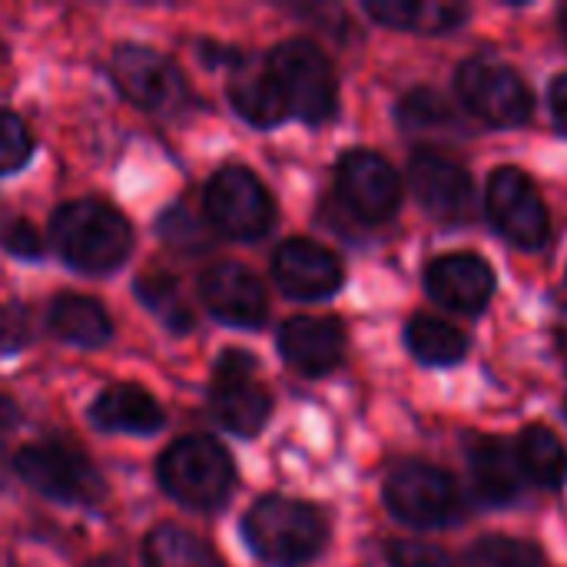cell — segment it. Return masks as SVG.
<instances>
[{
	"label": "cell",
	"mask_w": 567,
	"mask_h": 567,
	"mask_svg": "<svg viewBox=\"0 0 567 567\" xmlns=\"http://www.w3.org/2000/svg\"><path fill=\"white\" fill-rule=\"evenodd\" d=\"M156 229H159V236H163L173 249H179V252H206L209 243H213L209 233L203 229V223H199L189 209H183V206L166 209L163 219L156 223Z\"/></svg>",
	"instance_id": "29"
},
{
	"label": "cell",
	"mask_w": 567,
	"mask_h": 567,
	"mask_svg": "<svg viewBox=\"0 0 567 567\" xmlns=\"http://www.w3.org/2000/svg\"><path fill=\"white\" fill-rule=\"evenodd\" d=\"M518 462H522V472L542 485V488H551L558 492L567 478V449L561 442L558 432H551L548 425H528L518 439Z\"/></svg>",
	"instance_id": "23"
},
{
	"label": "cell",
	"mask_w": 567,
	"mask_h": 567,
	"mask_svg": "<svg viewBox=\"0 0 567 567\" xmlns=\"http://www.w3.org/2000/svg\"><path fill=\"white\" fill-rule=\"evenodd\" d=\"M455 86L465 106L492 126H518L535 110L528 83L495 56H468L455 73Z\"/></svg>",
	"instance_id": "7"
},
{
	"label": "cell",
	"mask_w": 567,
	"mask_h": 567,
	"mask_svg": "<svg viewBox=\"0 0 567 567\" xmlns=\"http://www.w3.org/2000/svg\"><path fill=\"white\" fill-rule=\"evenodd\" d=\"M159 485L189 508H219L236 482L233 458L223 445H216L206 435H189L173 442L159 465H156Z\"/></svg>",
	"instance_id": "3"
},
{
	"label": "cell",
	"mask_w": 567,
	"mask_h": 567,
	"mask_svg": "<svg viewBox=\"0 0 567 567\" xmlns=\"http://www.w3.org/2000/svg\"><path fill=\"white\" fill-rule=\"evenodd\" d=\"M136 296L140 302L173 332H189L193 329V312L179 292V282L166 272H143L136 279Z\"/></svg>",
	"instance_id": "27"
},
{
	"label": "cell",
	"mask_w": 567,
	"mask_h": 567,
	"mask_svg": "<svg viewBox=\"0 0 567 567\" xmlns=\"http://www.w3.org/2000/svg\"><path fill=\"white\" fill-rule=\"evenodd\" d=\"M249 548L272 567L309 565L329 542V525L319 508L292 498H262L243 522Z\"/></svg>",
	"instance_id": "2"
},
{
	"label": "cell",
	"mask_w": 567,
	"mask_h": 567,
	"mask_svg": "<svg viewBox=\"0 0 567 567\" xmlns=\"http://www.w3.org/2000/svg\"><path fill=\"white\" fill-rule=\"evenodd\" d=\"M409 183H412L415 199L435 219L458 223L472 209V176H468V169L458 159H452V156H445L439 150L422 146V150L412 153Z\"/></svg>",
	"instance_id": "13"
},
{
	"label": "cell",
	"mask_w": 567,
	"mask_h": 567,
	"mask_svg": "<svg viewBox=\"0 0 567 567\" xmlns=\"http://www.w3.org/2000/svg\"><path fill=\"white\" fill-rule=\"evenodd\" d=\"M33 153V136L27 130V123L10 113V110H0V173H10V169H20Z\"/></svg>",
	"instance_id": "30"
},
{
	"label": "cell",
	"mask_w": 567,
	"mask_h": 567,
	"mask_svg": "<svg viewBox=\"0 0 567 567\" xmlns=\"http://www.w3.org/2000/svg\"><path fill=\"white\" fill-rule=\"evenodd\" d=\"M465 567H542V551L532 542L492 535L472 545Z\"/></svg>",
	"instance_id": "28"
},
{
	"label": "cell",
	"mask_w": 567,
	"mask_h": 567,
	"mask_svg": "<svg viewBox=\"0 0 567 567\" xmlns=\"http://www.w3.org/2000/svg\"><path fill=\"white\" fill-rule=\"evenodd\" d=\"M425 286H429L432 299H439L442 306L472 316V312H482L492 302L495 272L475 252H449V256H439L429 266Z\"/></svg>",
	"instance_id": "16"
},
{
	"label": "cell",
	"mask_w": 567,
	"mask_h": 567,
	"mask_svg": "<svg viewBox=\"0 0 567 567\" xmlns=\"http://www.w3.org/2000/svg\"><path fill=\"white\" fill-rule=\"evenodd\" d=\"M468 465L475 492L485 505L505 508L522 495V462L502 439H468Z\"/></svg>",
	"instance_id": "18"
},
{
	"label": "cell",
	"mask_w": 567,
	"mask_h": 567,
	"mask_svg": "<svg viewBox=\"0 0 567 567\" xmlns=\"http://www.w3.org/2000/svg\"><path fill=\"white\" fill-rule=\"evenodd\" d=\"M282 359L302 375H326L346 355V329L332 316H296L279 332Z\"/></svg>",
	"instance_id": "17"
},
{
	"label": "cell",
	"mask_w": 567,
	"mask_h": 567,
	"mask_svg": "<svg viewBox=\"0 0 567 567\" xmlns=\"http://www.w3.org/2000/svg\"><path fill=\"white\" fill-rule=\"evenodd\" d=\"M365 13L385 27H395V30L449 33L468 17V7L465 3H445V0H369Z\"/></svg>",
	"instance_id": "22"
},
{
	"label": "cell",
	"mask_w": 567,
	"mask_h": 567,
	"mask_svg": "<svg viewBox=\"0 0 567 567\" xmlns=\"http://www.w3.org/2000/svg\"><path fill=\"white\" fill-rule=\"evenodd\" d=\"M405 342H409L412 355L419 362H425V365H455L468 352L465 336L452 322H442V319H432V316L412 319L409 329H405Z\"/></svg>",
	"instance_id": "26"
},
{
	"label": "cell",
	"mask_w": 567,
	"mask_h": 567,
	"mask_svg": "<svg viewBox=\"0 0 567 567\" xmlns=\"http://www.w3.org/2000/svg\"><path fill=\"white\" fill-rule=\"evenodd\" d=\"M56 252L83 272H110L133 249V229L113 206L100 199L63 203L50 219Z\"/></svg>",
	"instance_id": "1"
},
{
	"label": "cell",
	"mask_w": 567,
	"mask_h": 567,
	"mask_svg": "<svg viewBox=\"0 0 567 567\" xmlns=\"http://www.w3.org/2000/svg\"><path fill=\"white\" fill-rule=\"evenodd\" d=\"M385 555H389L392 567H455L442 548L425 545V542H402L399 538V542H389Z\"/></svg>",
	"instance_id": "31"
},
{
	"label": "cell",
	"mask_w": 567,
	"mask_h": 567,
	"mask_svg": "<svg viewBox=\"0 0 567 567\" xmlns=\"http://www.w3.org/2000/svg\"><path fill=\"white\" fill-rule=\"evenodd\" d=\"M558 20H561V37H565V43H567V3H565V7H561Z\"/></svg>",
	"instance_id": "36"
},
{
	"label": "cell",
	"mask_w": 567,
	"mask_h": 567,
	"mask_svg": "<svg viewBox=\"0 0 567 567\" xmlns=\"http://www.w3.org/2000/svg\"><path fill=\"white\" fill-rule=\"evenodd\" d=\"M565 415H567V402H565Z\"/></svg>",
	"instance_id": "38"
},
{
	"label": "cell",
	"mask_w": 567,
	"mask_h": 567,
	"mask_svg": "<svg viewBox=\"0 0 567 567\" xmlns=\"http://www.w3.org/2000/svg\"><path fill=\"white\" fill-rule=\"evenodd\" d=\"M110 70H113V80L120 83V90L143 110L173 113L186 103V83H183L179 70L150 47H136V43L116 47Z\"/></svg>",
	"instance_id": "12"
},
{
	"label": "cell",
	"mask_w": 567,
	"mask_h": 567,
	"mask_svg": "<svg viewBox=\"0 0 567 567\" xmlns=\"http://www.w3.org/2000/svg\"><path fill=\"white\" fill-rule=\"evenodd\" d=\"M488 216L495 223V229L515 243L518 249H542L551 236V219H548V206L542 199V193L535 189V183L515 169V166H502L488 176Z\"/></svg>",
	"instance_id": "10"
},
{
	"label": "cell",
	"mask_w": 567,
	"mask_h": 567,
	"mask_svg": "<svg viewBox=\"0 0 567 567\" xmlns=\"http://www.w3.org/2000/svg\"><path fill=\"white\" fill-rule=\"evenodd\" d=\"M90 419L96 429L136 432V435H150V432L163 429V422H166L159 402L133 382H120V385L103 389L90 409Z\"/></svg>",
	"instance_id": "19"
},
{
	"label": "cell",
	"mask_w": 567,
	"mask_h": 567,
	"mask_svg": "<svg viewBox=\"0 0 567 567\" xmlns=\"http://www.w3.org/2000/svg\"><path fill=\"white\" fill-rule=\"evenodd\" d=\"M339 199L362 223H385L402 203V179L392 163L372 150H352L336 169Z\"/></svg>",
	"instance_id": "11"
},
{
	"label": "cell",
	"mask_w": 567,
	"mask_h": 567,
	"mask_svg": "<svg viewBox=\"0 0 567 567\" xmlns=\"http://www.w3.org/2000/svg\"><path fill=\"white\" fill-rule=\"evenodd\" d=\"M399 123L405 133H415V136H462V133H468V126L458 120V113L449 106V100L429 86H419V90L402 96Z\"/></svg>",
	"instance_id": "24"
},
{
	"label": "cell",
	"mask_w": 567,
	"mask_h": 567,
	"mask_svg": "<svg viewBox=\"0 0 567 567\" xmlns=\"http://www.w3.org/2000/svg\"><path fill=\"white\" fill-rule=\"evenodd\" d=\"M548 100H551V113H555V120H558V126L567 133V73H561L555 83H551V93H548Z\"/></svg>",
	"instance_id": "34"
},
{
	"label": "cell",
	"mask_w": 567,
	"mask_h": 567,
	"mask_svg": "<svg viewBox=\"0 0 567 567\" xmlns=\"http://www.w3.org/2000/svg\"><path fill=\"white\" fill-rule=\"evenodd\" d=\"M17 475L37 488L40 495L63 502V505H96L103 498V478L100 472L73 449L37 442L17 452L13 458Z\"/></svg>",
	"instance_id": "9"
},
{
	"label": "cell",
	"mask_w": 567,
	"mask_h": 567,
	"mask_svg": "<svg viewBox=\"0 0 567 567\" xmlns=\"http://www.w3.org/2000/svg\"><path fill=\"white\" fill-rule=\"evenodd\" d=\"M17 422H20V412H17V405H13L7 395H0V435L13 432V429H17Z\"/></svg>",
	"instance_id": "35"
},
{
	"label": "cell",
	"mask_w": 567,
	"mask_h": 567,
	"mask_svg": "<svg viewBox=\"0 0 567 567\" xmlns=\"http://www.w3.org/2000/svg\"><path fill=\"white\" fill-rule=\"evenodd\" d=\"M272 276L292 299H329L342 286L339 259L312 239L282 243L272 259Z\"/></svg>",
	"instance_id": "15"
},
{
	"label": "cell",
	"mask_w": 567,
	"mask_h": 567,
	"mask_svg": "<svg viewBox=\"0 0 567 567\" xmlns=\"http://www.w3.org/2000/svg\"><path fill=\"white\" fill-rule=\"evenodd\" d=\"M30 339V312L20 302H0V349L13 352Z\"/></svg>",
	"instance_id": "32"
},
{
	"label": "cell",
	"mask_w": 567,
	"mask_h": 567,
	"mask_svg": "<svg viewBox=\"0 0 567 567\" xmlns=\"http://www.w3.org/2000/svg\"><path fill=\"white\" fill-rule=\"evenodd\" d=\"M229 100H233V110L252 123V126H276L289 116V106H286V96L276 83V76L269 73L266 63H243L236 66L233 80H229Z\"/></svg>",
	"instance_id": "20"
},
{
	"label": "cell",
	"mask_w": 567,
	"mask_h": 567,
	"mask_svg": "<svg viewBox=\"0 0 567 567\" xmlns=\"http://www.w3.org/2000/svg\"><path fill=\"white\" fill-rule=\"evenodd\" d=\"M385 505L412 528H445L462 518V495L455 482L425 462H402L389 472Z\"/></svg>",
	"instance_id": "5"
},
{
	"label": "cell",
	"mask_w": 567,
	"mask_h": 567,
	"mask_svg": "<svg viewBox=\"0 0 567 567\" xmlns=\"http://www.w3.org/2000/svg\"><path fill=\"white\" fill-rule=\"evenodd\" d=\"M558 342H561V355L567 359V329H561V332H558Z\"/></svg>",
	"instance_id": "37"
},
{
	"label": "cell",
	"mask_w": 567,
	"mask_h": 567,
	"mask_svg": "<svg viewBox=\"0 0 567 567\" xmlns=\"http://www.w3.org/2000/svg\"><path fill=\"white\" fill-rule=\"evenodd\" d=\"M209 409L216 422L233 435H256L272 415V395L256 382V359L229 349L213 365Z\"/></svg>",
	"instance_id": "8"
},
{
	"label": "cell",
	"mask_w": 567,
	"mask_h": 567,
	"mask_svg": "<svg viewBox=\"0 0 567 567\" xmlns=\"http://www.w3.org/2000/svg\"><path fill=\"white\" fill-rule=\"evenodd\" d=\"M199 296H203L206 309L226 326L252 329L269 312L262 282L239 262H219V266L206 269L199 279Z\"/></svg>",
	"instance_id": "14"
},
{
	"label": "cell",
	"mask_w": 567,
	"mask_h": 567,
	"mask_svg": "<svg viewBox=\"0 0 567 567\" xmlns=\"http://www.w3.org/2000/svg\"><path fill=\"white\" fill-rule=\"evenodd\" d=\"M269 73L276 76L289 113L306 123H326L336 113L339 83L329 56L312 40H286L269 53Z\"/></svg>",
	"instance_id": "4"
},
{
	"label": "cell",
	"mask_w": 567,
	"mask_h": 567,
	"mask_svg": "<svg viewBox=\"0 0 567 567\" xmlns=\"http://www.w3.org/2000/svg\"><path fill=\"white\" fill-rule=\"evenodd\" d=\"M206 216L229 239H262L276 223V203L246 166H223L206 186Z\"/></svg>",
	"instance_id": "6"
},
{
	"label": "cell",
	"mask_w": 567,
	"mask_h": 567,
	"mask_svg": "<svg viewBox=\"0 0 567 567\" xmlns=\"http://www.w3.org/2000/svg\"><path fill=\"white\" fill-rule=\"evenodd\" d=\"M47 322H50L53 336H60L63 342H73L80 349H100L113 339V322H110L106 309L86 296H73V292L56 296L47 312Z\"/></svg>",
	"instance_id": "21"
},
{
	"label": "cell",
	"mask_w": 567,
	"mask_h": 567,
	"mask_svg": "<svg viewBox=\"0 0 567 567\" xmlns=\"http://www.w3.org/2000/svg\"><path fill=\"white\" fill-rule=\"evenodd\" d=\"M143 555H146V567H223L216 551L203 538L176 525L153 528L143 545Z\"/></svg>",
	"instance_id": "25"
},
{
	"label": "cell",
	"mask_w": 567,
	"mask_h": 567,
	"mask_svg": "<svg viewBox=\"0 0 567 567\" xmlns=\"http://www.w3.org/2000/svg\"><path fill=\"white\" fill-rule=\"evenodd\" d=\"M0 246L10 252V256H20V259H37L43 252V243L37 236V229L27 223V219H10L3 229H0Z\"/></svg>",
	"instance_id": "33"
}]
</instances>
